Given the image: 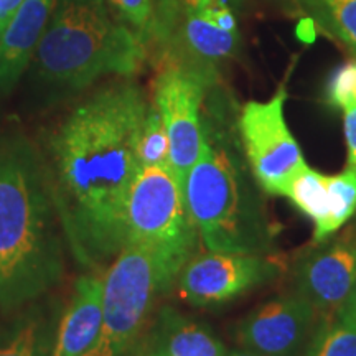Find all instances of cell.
<instances>
[{
  "label": "cell",
  "instance_id": "9",
  "mask_svg": "<svg viewBox=\"0 0 356 356\" xmlns=\"http://www.w3.org/2000/svg\"><path fill=\"white\" fill-rule=\"evenodd\" d=\"M282 273L274 254L244 252H197L178 274L175 289L185 302L211 307L273 282Z\"/></svg>",
  "mask_w": 356,
  "mask_h": 356
},
{
  "label": "cell",
  "instance_id": "12",
  "mask_svg": "<svg viewBox=\"0 0 356 356\" xmlns=\"http://www.w3.org/2000/svg\"><path fill=\"white\" fill-rule=\"evenodd\" d=\"M318 322L317 310L293 291L249 312L236 327V340L257 356H299Z\"/></svg>",
  "mask_w": 356,
  "mask_h": 356
},
{
  "label": "cell",
  "instance_id": "22",
  "mask_svg": "<svg viewBox=\"0 0 356 356\" xmlns=\"http://www.w3.org/2000/svg\"><path fill=\"white\" fill-rule=\"evenodd\" d=\"M330 195V229L335 234L356 213V172L345 168L337 175H327Z\"/></svg>",
  "mask_w": 356,
  "mask_h": 356
},
{
  "label": "cell",
  "instance_id": "13",
  "mask_svg": "<svg viewBox=\"0 0 356 356\" xmlns=\"http://www.w3.org/2000/svg\"><path fill=\"white\" fill-rule=\"evenodd\" d=\"M226 346L208 325L173 307L154 312L132 356H226Z\"/></svg>",
  "mask_w": 356,
  "mask_h": 356
},
{
  "label": "cell",
  "instance_id": "10",
  "mask_svg": "<svg viewBox=\"0 0 356 356\" xmlns=\"http://www.w3.org/2000/svg\"><path fill=\"white\" fill-rule=\"evenodd\" d=\"M157 71L152 102L165 124L170 167L184 186L186 173L202 152L203 106L208 91L216 84L175 66H163Z\"/></svg>",
  "mask_w": 356,
  "mask_h": 356
},
{
  "label": "cell",
  "instance_id": "26",
  "mask_svg": "<svg viewBox=\"0 0 356 356\" xmlns=\"http://www.w3.org/2000/svg\"><path fill=\"white\" fill-rule=\"evenodd\" d=\"M229 3H238V2H243V0H228Z\"/></svg>",
  "mask_w": 356,
  "mask_h": 356
},
{
  "label": "cell",
  "instance_id": "24",
  "mask_svg": "<svg viewBox=\"0 0 356 356\" xmlns=\"http://www.w3.org/2000/svg\"><path fill=\"white\" fill-rule=\"evenodd\" d=\"M340 312H345V314H348V315H351V317L356 318V287H355L353 293H351L348 302H346V304L343 305V309H341Z\"/></svg>",
  "mask_w": 356,
  "mask_h": 356
},
{
  "label": "cell",
  "instance_id": "6",
  "mask_svg": "<svg viewBox=\"0 0 356 356\" xmlns=\"http://www.w3.org/2000/svg\"><path fill=\"white\" fill-rule=\"evenodd\" d=\"M124 229L126 244L144 248L154 256L168 291L202 246L184 186L170 165L140 168L127 195Z\"/></svg>",
  "mask_w": 356,
  "mask_h": 356
},
{
  "label": "cell",
  "instance_id": "7",
  "mask_svg": "<svg viewBox=\"0 0 356 356\" xmlns=\"http://www.w3.org/2000/svg\"><path fill=\"white\" fill-rule=\"evenodd\" d=\"M168 292L154 256L144 248L126 244L104 270L101 332L84 356L132 353L152 318L155 304Z\"/></svg>",
  "mask_w": 356,
  "mask_h": 356
},
{
  "label": "cell",
  "instance_id": "23",
  "mask_svg": "<svg viewBox=\"0 0 356 356\" xmlns=\"http://www.w3.org/2000/svg\"><path fill=\"white\" fill-rule=\"evenodd\" d=\"M22 2L24 0H0V33L3 32V29H6L12 17L15 15V12L19 10Z\"/></svg>",
  "mask_w": 356,
  "mask_h": 356
},
{
  "label": "cell",
  "instance_id": "16",
  "mask_svg": "<svg viewBox=\"0 0 356 356\" xmlns=\"http://www.w3.org/2000/svg\"><path fill=\"white\" fill-rule=\"evenodd\" d=\"M61 310L60 300L50 296L0 310V356H51Z\"/></svg>",
  "mask_w": 356,
  "mask_h": 356
},
{
  "label": "cell",
  "instance_id": "21",
  "mask_svg": "<svg viewBox=\"0 0 356 356\" xmlns=\"http://www.w3.org/2000/svg\"><path fill=\"white\" fill-rule=\"evenodd\" d=\"M106 3L115 19L126 25L149 51L154 33L157 0H106Z\"/></svg>",
  "mask_w": 356,
  "mask_h": 356
},
{
  "label": "cell",
  "instance_id": "15",
  "mask_svg": "<svg viewBox=\"0 0 356 356\" xmlns=\"http://www.w3.org/2000/svg\"><path fill=\"white\" fill-rule=\"evenodd\" d=\"M56 0H24L0 33V96L15 89L32 65Z\"/></svg>",
  "mask_w": 356,
  "mask_h": 356
},
{
  "label": "cell",
  "instance_id": "19",
  "mask_svg": "<svg viewBox=\"0 0 356 356\" xmlns=\"http://www.w3.org/2000/svg\"><path fill=\"white\" fill-rule=\"evenodd\" d=\"M302 356H356V318L345 312L320 318Z\"/></svg>",
  "mask_w": 356,
  "mask_h": 356
},
{
  "label": "cell",
  "instance_id": "18",
  "mask_svg": "<svg viewBox=\"0 0 356 356\" xmlns=\"http://www.w3.org/2000/svg\"><path fill=\"white\" fill-rule=\"evenodd\" d=\"M299 3L320 29L356 56V0H299Z\"/></svg>",
  "mask_w": 356,
  "mask_h": 356
},
{
  "label": "cell",
  "instance_id": "14",
  "mask_svg": "<svg viewBox=\"0 0 356 356\" xmlns=\"http://www.w3.org/2000/svg\"><path fill=\"white\" fill-rule=\"evenodd\" d=\"M104 270H86L74 282L56 325L51 356H84L96 343L102 325Z\"/></svg>",
  "mask_w": 356,
  "mask_h": 356
},
{
  "label": "cell",
  "instance_id": "4",
  "mask_svg": "<svg viewBox=\"0 0 356 356\" xmlns=\"http://www.w3.org/2000/svg\"><path fill=\"white\" fill-rule=\"evenodd\" d=\"M147 48L106 0H56L35 50L32 78L48 101L65 99L106 76L132 78Z\"/></svg>",
  "mask_w": 356,
  "mask_h": 356
},
{
  "label": "cell",
  "instance_id": "17",
  "mask_svg": "<svg viewBox=\"0 0 356 356\" xmlns=\"http://www.w3.org/2000/svg\"><path fill=\"white\" fill-rule=\"evenodd\" d=\"M286 197L297 210L314 221V243L332 238L330 229V195L327 188V175L305 163L296 172L286 190Z\"/></svg>",
  "mask_w": 356,
  "mask_h": 356
},
{
  "label": "cell",
  "instance_id": "5",
  "mask_svg": "<svg viewBox=\"0 0 356 356\" xmlns=\"http://www.w3.org/2000/svg\"><path fill=\"white\" fill-rule=\"evenodd\" d=\"M241 35L228 0H157L147 55L157 68L175 66L220 83V70L239 50Z\"/></svg>",
  "mask_w": 356,
  "mask_h": 356
},
{
  "label": "cell",
  "instance_id": "3",
  "mask_svg": "<svg viewBox=\"0 0 356 356\" xmlns=\"http://www.w3.org/2000/svg\"><path fill=\"white\" fill-rule=\"evenodd\" d=\"M244 157L238 113L218 84L203 106V147L184 180L186 208L207 251L273 254L277 229Z\"/></svg>",
  "mask_w": 356,
  "mask_h": 356
},
{
  "label": "cell",
  "instance_id": "2",
  "mask_svg": "<svg viewBox=\"0 0 356 356\" xmlns=\"http://www.w3.org/2000/svg\"><path fill=\"white\" fill-rule=\"evenodd\" d=\"M66 248L42 152L0 134V310L47 297L65 275Z\"/></svg>",
  "mask_w": 356,
  "mask_h": 356
},
{
  "label": "cell",
  "instance_id": "8",
  "mask_svg": "<svg viewBox=\"0 0 356 356\" xmlns=\"http://www.w3.org/2000/svg\"><path fill=\"white\" fill-rule=\"evenodd\" d=\"M287 95L282 88L267 101H249L238 113L244 157L257 185L267 195L286 197L292 177L305 159L286 121Z\"/></svg>",
  "mask_w": 356,
  "mask_h": 356
},
{
  "label": "cell",
  "instance_id": "11",
  "mask_svg": "<svg viewBox=\"0 0 356 356\" xmlns=\"http://www.w3.org/2000/svg\"><path fill=\"white\" fill-rule=\"evenodd\" d=\"M293 286L327 318L343 309L356 287V222L330 241L314 243L293 264Z\"/></svg>",
  "mask_w": 356,
  "mask_h": 356
},
{
  "label": "cell",
  "instance_id": "1",
  "mask_svg": "<svg viewBox=\"0 0 356 356\" xmlns=\"http://www.w3.org/2000/svg\"><path fill=\"white\" fill-rule=\"evenodd\" d=\"M150 99L131 78L96 89L47 136V167L68 251L104 270L126 246L124 215L140 170L137 145Z\"/></svg>",
  "mask_w": 356,
  "mask_h": 356
},
{
  "label": "cell",
  "instance_id": "25",
  "mask_svg": "<svg viewBox=\"0 0 356 356\" xmlns=\"http://www.w3.org/2000/svg\"><path fill=\"white\" fill-rule=\"evenodd\" d=\"M226 356H257V355H254V353H251V351L241 348V350L231 351V353H226Z\"/></svg>",
  "mask_w": 356,
  "mask_h": 356
},
{
  "label": "cell",
  "instance_id": "20",
  "mask_svg": "<svg viewBox=\"0 0 356 356\" xmlns=\"http://www.w3.org/2000/svg\"><path fill=\"white\" fill-rule=\"evenodd\" d=\"M137 157H139L140 168L170 165V142H168L165 124L152 99H150L145 121L142 124Z\"/></svg>",
  "mask_w": 356,
  "mask_h": 356
}]
</instances>
